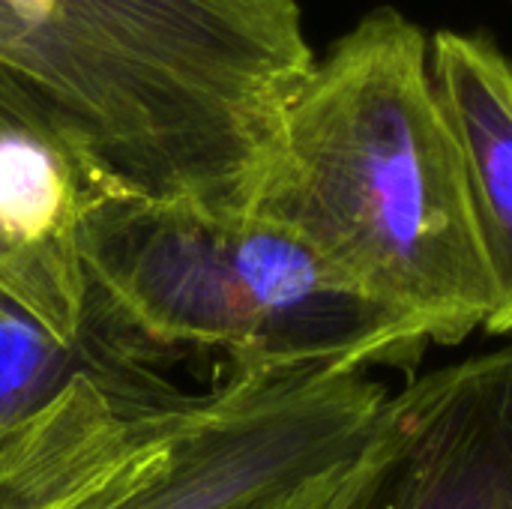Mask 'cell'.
Here are the masks:
<instances>
[{"mask_svg": "<svg viewBox=\"0 0 512 509\" xmlns=\"http://www.w3.org/2000/svg\"><path fill=\"white\" fill-rule=\"evenodd\" d=\"M360 477H363V462L279 509H351L354 498H357V489H360Z\"/></svg>", "mask_w": 512, "mask_h": 509, "instance_id": "obj_7", "label": "cell"}, {"mask_svg": "<svg viewBox=\"0 0 512 509\" xmlns=\"http://www.w3.org/2000/svg\"><path fill=\"white\" fill-rule=\"evenodd\" d=\"M315 60L297 0H0V78L150 207L246 216Z\"/></svg>", "mask_w": 512, "mask_h": 509, "instance_id": "obj_1", "label": "cell"}, {"mask_svg": "<svg viewBox=\"0 0 512 509\" xmlns=\"http://www.w3.org/2000/svg\"><path fill=\"white\" fill-rule=\"evenodd\" d=\"M102 201L96 174L0 78V327L75 351L87 318L78 246Z\"/></svg>", "mask_w": 512, "mask_h": 509, "instance_id": "obj_5", "label": "cell"}, {"mask_svg": "<svg viewBox=\"0 0 512 509\" xmlns=\"http://www.w3.org/2000/svg\"><path fill=\"white\" fill-rule=\"evenodd\" d=\"M249 216L285 228L429 345L486 330L495 294L429 33L396 6L342 33L291 102Z\"/></svg>", "mask_w": 512, "mask_h": 509, "instance_id": "obj_2", "label": "cell"}, {"mask_svg": "<svg viewBox=\"0 0 512 509\" xmlns=\"http://www.w3.org/2000/svg\"><path fill=\"white\" fill-rule=\"evenodd\" d=\"M351 509H512V342L390 393Z\"/></svg>", "mask_w": 512, "mask_h": 509, "instance_id": "obj_4", "label": "cell"}, {"mask_svg": "<svg viewBox=\"0 0 512 509\" xmlns=\"http://www.w3.org/2000/svg\"><path fill=\"white\" fill-rule=\"evenodd\" d=\"M87 318L141 360L222 354L228 375L414 369L429 339L258 216L102 201L81 231Z\"/></svg>", "mask_w": 512, "mask_h": 509, "instance_id": "obj_3", "label": "cell"}, {"mask_svg": "<svg viewBox=\"0 0 512 509\" xmlns=\"http://www.w3.org/2000/svg\"><path fill=\"white\" fill-rule=\"evenodd\" d=\"M429 72L459 147L489 270L492 336H512V60L477 30L429 33Z\"/></svg>", "mask_w": 512, "mask_h": 509, "instance_id": "obj_6", "label": "cell"}]
</instances>
